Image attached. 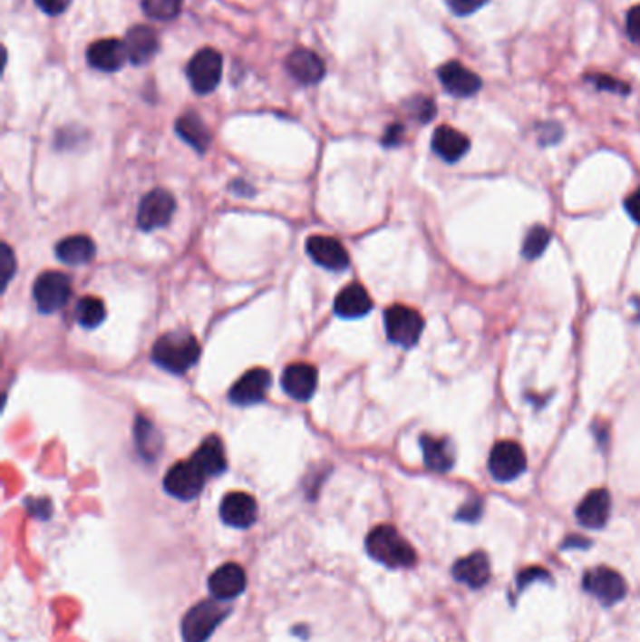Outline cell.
Listing matches in <instances>:
<instances>
[{"label":"cell","mask_w":640,"mask_h":642,"mask_svg":"<svg viewBox=\"0 0 640 642\" xmlns=\"http://www.w3.org/2000/svg\"><path fill=\"white\" fill-rule=\"evenodd\" d=\"M199 355L201 345L198 338L184 329L170 331L160 336L150 352L152 361L160 368L173 374H184L186 370H190L198 363Z\"/></svg>","instance_id":"1"},{"label":"cell","mask_w":640,"mask_h":642,"mask_svg":"<svg viewBox=\"0 0 640 642\" xmlns=\"http://www.w3.org/2000/svg\"><path fill=\"white\" fill-rule=\"evenodd\" d=\"M366 550L372 558L391 569L412 568L417 561L413 547L398 533L396 528L389 524L376 526L368 533Z\"/></svg>","instance_id":"2"},{"label":"cell","mask_w":640,"mask_h":642,"mask_svg":"<svg viewBox=\"0 0 640 642\" xmlns=\"http://www.w3.org/2000/svg\"><path fill=\"white\" fill-rule=\"evenodd\" d=\"M424 329L422 316L410 306L393 305L385 310V331L393 344L402 347H413Z\"/></svg>","instance_id":"3"},{"label":"cell","mask_w":640,"mask_h":642,"mask_svg":"<svg viewBox=\"0 0 640 642\" xmlns=\"http://www.w3.org/2000/svg\"><path fill=\"white\" fill-rule=\"evenodd\" d=\"M222 55L212 47L199 49L196 55L190 59L186 75L196 94H208L215 91L222 79Z\"/></svg>","instance_id":"4"},{"label":"cell","mask_w":640,"mask_h":642,"mask_svg":"<svg viewBox=\"0 0 640 642\" xmlns=\"http://www.w3.org/2000/svg\"><path fill=\"white\" fill-rule=\"evenodd\" d=\"M228 617V610L215 601H203L192 607L182 620V640L184 642H205L218 624Z\"/></svg>","instance_id":"5"},{"label":"cell","mask_w":640,"mask_h":642,"mask_svg":"<svg viewBox=\"0 0 640 642\" xmlns=\"http://www.w3.org/2000/svg\"><path fill=\"white\" fill-rule=\"evenodd\" d=\"M33 296L40 312L53 314L68 303L72 296V282L64 273L59 271L42 273L34 282Z\"/></svg>","instance_id":"6"},{"label":"cell","mask_w":640,"mask_h":642,"mask_svg":"<svg viewBox=\"0 0 640 642\" xmlns=\"http://www.w3.org/2000/svg\"><path fill=\"white\" fill-rule=\"evenodd\" d=\"M205 477L207 475L201 472V468L192 459L182 461V462H177L175 466H171L170 472L166 473L164 489L173 498L189 501V500H194L196 496H199V492L203 491V485H205Z\"/></svg>","instance_id":"7"},{"label":"cell","mask_w":640,"mask_h":642,"mask_svg":"<svg viewBox=\"0 0 640 642\" xmlns=\"http://www.w3.org/2000/svg\"><path fill=\"white\" fill-rule=\"evenodd\" d=\"M526 470V452L517 442H498L489 457V472L499 481V483H509V481L522 475Z\"/></svg>","instance_id":"8"},{"label":"cell","mask_w":640,"mask_h":642,"mask_svg":"<svg viewBox=\"0 0 640 642\" xmlns=\"http://www.w3.org/2000/svg\"><path fill=\"white\" fill-rule=\"evenodd\" d=\"M584 590L603 605H616L627 594L624 577L610 568H596L584 575Z\"/></svg>","instance_id":"9"},{"label":"cell","mask_w":640,"mask_h":642,"mask_svg":"<svg viewBox=\"0 0 640 642\" xmlns=\"http://www.w3.org/2000/svg\"><path fill=\"white\" fill-rule=\"evenodd\" d=\"M177 209L175 198L164 189L150 190L140 203L138 209V226L143 231H152L170 224L173 212Z\"/></svg>","instance_id":"10"},{"label":"cell","mask_w":640,"mask_h":642,"mask_svg":"<svg viewBox=\"0 0 640 642\" xmlns=\"http://www.w3.org/2000/svg\"><path fill=\"white\" fill-rule=\"evenodd\" d=\"M271 380V372L267 368H252L235 382L229 391V400L237 406H254L263 403Z\"/></svg>","instance_id":"11"},{"label":"cell","mask_w":640,"mask_h":642,"mask_svg":"<svg viewBox=\"0 0 640 642\" xmlns=\"http://www.w3.org/2000/svg\"><path fill=\"white\" fill-rule=\"evenodd\" d=\"M308 256L329 271H344L350 265V254L342 247V243L335 237L327 235H314L306 240Z\"/></svg>","instance_id":"12"},{"label":"cell","mask_w":640,"mask_h":642,"mask_svg":"<svg viewBox=\"0 0 640 642\" xmlns=\"http://www.w3.org/2000/svg\"><path fill=\"white\" fill-rule=\"evenodd\" d=\"M286 70L301 85H315L325 75V63L314 51L299 47L293 49L286 59Z\"/></svg>","instance_id":"13"},{"label":"cell","mask_w":640,"mask_h":642,"mask_svg":"<svg viewBox=\"0 0 640 642\" xmlns=\"http://www.w3.org/2000/svg\"><path fill=\"white\" fill-rule=\"evenodd\" d=\"M128 61V51L124 42L117 38L98 40L87 49V63L91 68L105 73L119 72Z\"/></svg>","instance_id":"14"},{"label":"cell","mask_w":640,"mask_h":642,"mask_svg":"<svg viewBox=\"0 0 640 642\" xmlns=\"http://www.w3.org/2000/svg\"><path fill=\"white\" fill-rule=\"evenodd\" d=\"M438 77L443 89L457 98H470L481 89V77L455 61L443 64L438 70Z\"/></svg>","instance_id":"15"},{"label":"cell","mask_w":640,"mask_h":642,"mask_svg":"<svg viewBox=\"0 0 640 642\" xmlns=\"http://www.w3.org/2000/svg\"><path fill=\"white\" fill-rule=\"evenodd\" d=\"M282 387L293 398L306 403L317 389V370L308 363H293L282 372Z\"/></svg>","instance_id":"16"},{"label":"cell","mask_w":640,"mask_h":642,"mask_svg":"<svg viewBox=\"0 0 640 642\" xmlns=\"http://www.w3.org/2000/svg\"><path fill=\"white\" fill-rule=\"evenodd\" d=\"M124 45L128 51V61L136 66H143L150 63L160 49L156 31L147 24L131 26V29L126 33Z\"/></svg>","instance_id":"17"},{"label":"cell","mask_w":640,"mask_h":642,"mask_svg":"<svg viewBox=\"0 0 640 642\" xmlns=\"http://www.w3.org/2000/svg\"><path fill=\"white\" fill-rule=\"evenodd\" d=\"M220 517L233 528H250L257 519V503L247 492H229L220 503Z\"/></svg>","instance_id":"18"},{"label":"cell","mask_w":640,"mask_h":642,"mask_svg":"<svg viewBox=\"0 0 640 642\" xmlns=\"http://www.w3.org/2000/svg\"><path fill=\"white\" fill-rule=\"evenodd\" d=\"M245 588H247V573L237 564L220 566L208 577V590L212 598H217L220 601L241 596L245 592Z\"/></svg>","instance_id":"19"},{"label":"cell","mask_w":640,"mask_h":642,"mask_svg":"<svg viewBox=\"0 0 640 642\" xmlns=\"http://www.w3.org/2000/svg\"><path fill=\"white\" fill-rule=\"evenodd\" d=\"M610 505H612V501H610L608 491H605V489L592 491L577 507V519L586 528L599 530L606 524V520L610 517Z\"/></svg>","instance_id":"20"},{"label":"cell","mask_w":640,"mask_h":642,"mask_svg":"<svg viewBox=\"0 0 640 642\" xmlns=\"http://www.w3.org/2000/svg\"><path fill=\"white\" fill-rule=\"evenodd\" d=\"M452 577L470 588H483L490 580V559L485 552H471L452 566Z\"/></svg>","instance_id":"21"},{"label":"cell","mask_w":640,"mask_h":642,"mask_svg":"<svg viewBox=\"0 0 640 642\" xmlns=\"http://www.w3.org/2000/svg\"><path fill=\"white\" fill-rule=\"evenodd\" d=\"M372 310V299L361 284H350L340 289L335 299V312L344 319H357Z\"/></svg>","instance_id":"22"},{"label":"cell","mask_w":640,"mask_h":642,"mask_svg":"<svg viewBox=\"0 0 640 642\" xmlns=\"http://www.w3.org/2000/svg\"><path fill=\"white\" fill-rule=\"evenodd\" d=\"M421 449L426 468L432 472L445 473L455 466V447L447 438H434L424 434L421 436Z\"/></svg>","instance_id":"23"},{"label":"cell","mask_w":640,"mask_h":642,"mask_svg":"<svg viewBox=\"0 0 640 642\" xmlns=\"http://www.w3.org/2000/svg\"><path fill=\"white\" fill-rule=\"evenodd\" d=\"M432 149L441 160L452 164V162H459V160L470 151V140L462 131L455 128L440 126L432 136Z\"/></svg>","instance_id":"24"},{"label":"cell","mask_w":640,"mask_h":642,"mask_svg":"<svg viewBox=\"0 0 640 642\" xmlns=\"http://www.w3.org/2000/svg\"><path fill=\"white\" fill-rule=\"evenodd\" d=\"M192 461L201 468V472L208 475H220L228 468L224 445L218 436H208L203 440V443L198 447L194 452Z\"/></svg>","instance_id":"25"},{"label":"cell","mask_w":640,"mask_h":642,"mask_svg":"<svg viewBox=\"0 0 640 642\" xmlns=\"http://www.w3.org/2000/svg\"><path fill=\"white\" fill-rule=\"evenodd\" d=\"M55 254L66 265H85L94 259L96 247L94 240L87 235H72L61 240Z\"/></svg>","instance_id":"26"},{"label":"cell","mask_w":640,"mask_h":642,"mask_svg":"<svg viewBox=\"0 0 640 642\" xmlns=\"http://www.w3.org/2000/svg\"><path fill=\"white\" fill-rule=\"evenodd\" d=\"M175 130L179 136L189 143L190 147H194L198 152H205L212 141L210 130L207 128V124L203 122V119L198 113H184L182 117L177 119Z\"/></svg>","instance_id":"27"},{"label":"cell","mask_w":640,"mask_h":642,"mask_svg":"<svg viewBox=\"0 0 640 642\" xmlns=\"http://www.w3.org/2000/svg\"><path fill=\"white\" fill-rule=\"evenodd\" d=\"M133 436H136V445L145 459H154L158 451L162 449V440H160L154 424L145 417H138Z\"/></svg>","instance_id":"28"},{"label":"cell","mask_w":640,"mask_h":642,"mask_svg":"<svg viewBox=\"0 0 640 642\" xmlns=\"http://www.w3.org/2000/svg\"><path fill=\"white\" fill-rule=\"evenodd\" d=\"M105 305L98 297H83L79 299L75 306V319L79 326H83L87 329L98 327L102 321L105 319Z\"/></svg>","instance_id":"29"},{"label":"cell","mask_w":640,"mask_h":642,"mask_svg":"<svg viewBox=\"0 0 640 642\" xmlns=\"http://www.w3.org/2000/svg\"><path fill=\"white\" fill-rule=\"evenodd\" d=\"M550 238H552V233L545 226L529 228V231H528V235L524 238L522 256L526 259H538L547 250Z\"/></svg>","instance_id":"30"},{"label":"cell","mask_w":640,"mask_h":642,"mask_svg":"<svg viewBox=\"0 0 640 642\" xmlns=\"http://www.w3.org/2000/svg\"><path fill=\"white\" fill-rule=\"evenodd\" d=\"M143 10L150 19L171 21L182 10V0H143Z\"/></svg>","instance_id":"31"},{"label":"cell","mask_w":640,"mask_h":642,"mask_svg":"<svg viewBox=\"0 0 640 642\" xmlns=\"http://www.w3.org/2000/svg\"><path fill=\"white\" fill-rule=\"evenodd\" d=\"M15 269H17V263L12 248L6 243L0 245V277H3V289H6L8 282L15 275Z\"/></svg>","instance_id":"32"},{"label":"cell","mask_w":640,"mask_h":642,"mask_svg":"<svg viewBox=\"0 0 640 642\" xmlns=\"http://www.w3.org/2000/svg\"><path fill=\"white\" fill-rule=\"evenodd\" d=\"M410 107H412L413 117H415L417 121H421V122H429V121H432V117L436 115V105H434V102L429 100V98H415V100L410 103Z\"/></svg>","instance_id":"33"},{"label":"cell","mask_w":640,"mask_h":642,"mask_svg":"<svg viewBox=\"0 0 640 642\" xmlns=\"http://www.w3.org/2000/svg\"><path fill=\"white\" fill-rule=\"evenodd\" d=\"M447 6L452 10V14L457 15H471L477 10H481L489 0H445Z\"/></svg>","instance_id":"34"},{"label":"cell","mask_w":640,"mask_h":642,"mask_svg":"<svg viewBox=\"0 0 640 642\" xmlns=\"http://www.w3.org/2000/svg\"><path fill=\"white\" fill-rule=\"evenodd\" d=\"M481 515H483V501L479 498H471L461 507L459 513H457V519L464 520V522H475V520L481 519Z\"/></svg>","instance_id":"35"},{"label":"cell","mask_w":640,"mask_h":642,"mask_svg":"<svg viewBox=\"0 0 640 642\" xmlns=\"http://www.w3.org/2000/svg\"><path fill=\"white\" fill-rule=\"evenodd\" d=\"M590 82L599 89V91H608V92H618V94H627L629 87L618 79H612L606 75H592Z\"/></svg>","instance_id":"36"},{"label":"cell","mask_w":640,"mask_h":642,"mask_svg":"<svg viewBox=\"0 0 640 642\" xmlns=\"http://www.w3.org/2000/svg\"><path fill=\"white\" fill-rule=\"evenodd\" d=\"M72 0H36V6L47 15H61L68 10Z\"/></svg>","instance_id":"37"},{"label":"cell","mask_w":640,"mask_h":642,"mask_svg":"<svg viewBox=\"0 0 640 642\" xmlns=\"http://www.w3.org/2000/svg\"><path fill=\"white\" fill-rule=\"evenodd\" d=\"M627 34L635 44H640V6L627 14Z\"/></svg>","instance_id":"38"},{"label":"cell","mask_w":640,"mask_h":642,"mask_svg":"<svg viewBox=\"0 0 640 642\" xmlns=\"http://www.w3.org/2000/svg\"><path fill=\"white\" fill-rule=\"evenodd\" d=\"M625 210L629 217L640 224V189L635 190L627 199H625Z\"/></svg>","instance_id":"39"},{"label":"cell","mask_w":640,"mask_h":642,"mask_svg":"<svg viewBox=\"0 0 640 642\" xmlns=\"http://www.w3.org/2000/svg\"><path fill=\"white\" fill-rule=\"evenodd\" d=\"M538 579H543V580H550V575H547L541 568H529L528 571H524L520 577H519V588H524L526 584L533 582V580H538Z\"/></svg>","instance_id":"40"},{"label":"cell","mask_w":640,"mask_h":642,"mask_svg":"<svg viewBox=\"0 0 640 642\" xmlns=\"http://www.w3.org/2000/svg\"><path fill=\"white\" fill-rule=\"evenodd\" d=\"M402 136H404V128L400 126V124H393L387 133H385V138H383V145L385 147H394L398 145L400 141H402Z\"/></svg>","instance_id":"41"},{"label":"cell","mask_w":640,"mask_h":642,"mask_svg":"<svg viewBox=\"0 0 640 642\" xmlns=\"http://www.w3.org/2000/svg\"><path fill=\"white\" fill-rule=\"evenodd\" d=\"M590 543L588 541H584V538H569V541H566V549L569 547H588Z\"/></svg>","instance_id":"42"}]
</instances>
